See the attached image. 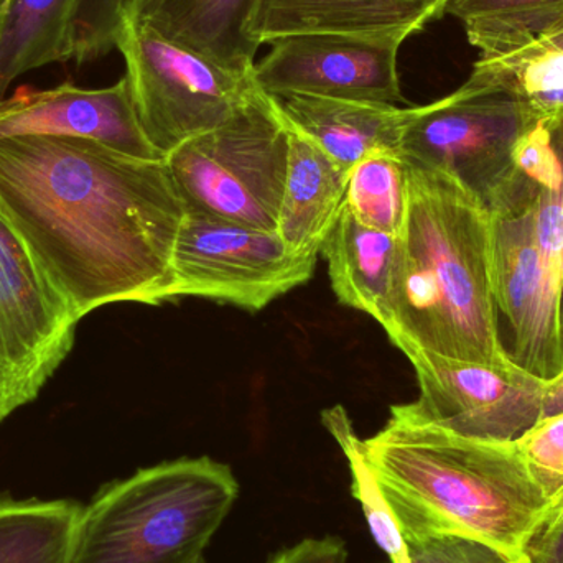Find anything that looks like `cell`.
Listing matches in <instances>:
<instances>
[{
    "instance_id": "8",
    "label": "cell",
    "mask_w": 563,
    "mask_h": 563,
    "mask_svg": "<svg viewBox=\"0 0 563 563\" xmlns=\"http://www.w3.org/2000/svg\"><path fill=\"white\" fill-rule=\"evenodd\" d=\"M114 48L124 58L139 122L164 157L220 128L260 88L254 69L218 65L137 20L118 23Z\"/></svg>"
},
{
    "instance_id": "31",
    "label": "cell",
    "mask_w": 563,
    "mask_h": 563,
    "mask_svg": "<svg viewBox=\"0 0 563 563\" xmlns=\"http://www.w3.org/2000/svg\"><path fill=\"white\" fill-rule=\"evenodd\" d=\"M432 7L433 19L439 20L445 16V9L452 0H429Z\"/></svg>"
},
{
    "instance_id": "28",
    "label": "cell",
    "mask_w": 563,
    "mask_h": 563,
    "mask_svg": "<svg viewBox=\"0 0 563 563\" xmlns=\"http://www.w3.org/2000/svg\"><path fill=\"white\" fill-rule=\"evenodd\" d=\"M529 563H563V498L536 536Z\"/></svg>"
},
{
    "instance_id": "32",
    "label": "cell",
    "mask_w": 563,
    "mask_h": 563,
    "mask_svg": "<svg viewBox=\"0 0 563 563\" xmlns=\"http://www.w3.org/2000/svg\"><path fill=\"white\" fill-rule=\"evenodd\" d=\"M13 2L15 0H0V35H2L3 26H5L7 16H9Z\"/></svg>"
},
{
    "instance_id": "19",
    "label": "cell",
    "mask_w": 563,
    "mask_h": 563,
    "mask_svg": "<svg viewBox=\"0 0 563 563\" xmlns=\"http://www.w3.org/2000/svg\"><path fill=\"white\" fill-rule=\"evenodd\" d=\"M78 0H15L0 35V101L19 76L75 59Z\"/></svg>"
},
{
    "instance_id": "24",
    "label": "cell",
    "mask_w": 563,
    "mask_h": 563,
    "mask_svg": "<svg viewBox=\"0 0 563 563\" xmlns=\"http://www.w3.org/2000/svg\"><path fill=\"white\" fill-rule=\"evenodd\" d=\"M321 420L346 456L351 478H353L351 492L363 508L364 518H366L374 541L383 549L390 563H410L409 551H407V544L399 525H397L396 516L393 515V509L380 489L379 482L364 459L361 439L354 432L346 410L340 406L324 410L321 413Z\"/></svg>"
},
{
    "instance_id": "17",
    "label": "cell",
    "mask_w": 563,
    "mask_h": 563,
    "mask_svg": "<svg viewBox=\"0 0 563 563\" xmlns=\"http://www.w3.org/2000/svg\"><path fill=\"white\" fill-rule=\"evenodd\" d=\"M285 119L347 172L376 151H397L413 108L353 99L276 98Z\"/></svg>"
},
{
    "instance_id": "29",
    "label": "cell",
    "mask_w": 563,
    "mask_h": 563,
    "mask_svg": "<svg viewBox=\"0 0 563 563\" xmlns=\"http://www.w3.org/2000/svg\"><path fill=\"white\" fill-rule=\"evenodd\" d=\"M563 412V371L554 379L545 380L542 419Z\"/></svg>"
},
{
    "instance_id": "20",
    "label": "cell",
    "mask_w": 563,
    "mask_h": 563,
    "mask_svg": "<svg viewBox=\"0 0 563 563\" xmlns=\"http://www.w3.org/2000/svg\"><path fill=\"white\" fill-rule=\"evenodd\" d=\"M82 506L0 495V563H68Z\"/></svg>"
},
{
    "instance_id": "15",
    "label": "cell",
    "mask_w": 563,
    "mask_h": 563,
    "mask_svg": "<svg viewBox=\"0 0 563 563\" xmlns=\"http://www.w3.org/2000/svg\"><path fill=\"white\" fill-rule=\"evenodd\" d=\"M433 20L429 0H261L253 35L261 46L308 33L412 36Z\"/></svg>"
},
{
    "instance_id": "12",
    "label": "cell",
    "mask_w": 563,
    "mask_h": 563,
    "mask_svg": "<svg viewBox=\"0 0 563 563\" xmlns=\"http://www.w3.org/2000/svg\"><path fill=\"white\" fill-rule=\"evenodd\" d=\"M404 33L350 35L308 33L285 36L254 66V79L273 98L317 96L397 104Z\"/></svg>"
},
{
    "instance_id": "30",
    "label": "cell",
    "mask_w": 563,
    "mask_h": 563,
    "mask_svg": "<svg viewBox=\"0 0 563 563\" xmlns=\"http://www.w3.org/2000/svg\"><path fill=\"white\" fill-rule=\"evenodd\" d=\"M539 38L544 40L549 45H554L563 49V16L555 25H552L548 32L542 33Z\"/></svg>"
},
{
    "instance_id": "21",
    "label": "cell",
    "mask_w": 563,
    "mask_h": 563,
    "mask_svg": "<svg viewBox=\"0 0 563 563\" xmlns=\"http://www.w3.org/2000/svg\"><path fill=\"white\" fill-rule=\"evenodd\" d=\"M445 15L455 16L470 45L482 56L522 48L563 16V0H452Z\"/></svg>"
},
{
    "instance_id": "6",
    "label": "cell",
    "mask_w": 563,
    "mask_h": 563,
    "mask_svg": "<svg viewBox=\"0 0 563 563\" xmlns=\"http://www.w3.org/2000/svg\"><path fill=\"white\" fill-rule=\"evenodd\" d=\"M539 121L518 96L466 79L452 95L412 109L397 151L410 164L452 175L492 213H503L538 194L519 151Z\"/></svg>"
},
{
    "instance_id": "10",
    "label": "cell",
    "mask_w": 563,
    "mask_h": 563,
    "mask_svg": "<svg viewBox=\"0 0 563 563\" xmlns=\"http://www.w3.org/2000/svg\"><path fill=\"white\" fill-rule=\"evenodd\" d=\"M79 321L0 213V422L38 397Z\"/></svg>"
},
{
    "instance_id": "26",
    "label": "cell",
    "mask_w": 563,
    "mask_h": 563,
    "mask_svg": "<svg viewBox=\"0 0 563 563\" xmlns=\"http://www.w3.org/2000/svg\"><path fill=\"white\" fill-rule=\"evenodd\" d=\"M410 563H512L495 549L455 536L404 538Z\"/></svg>"
},
{
    "instance_id": "22",
    "label": "cell",
    "mask_w": 563,
    "mask_h": 563,
    "mask_svg": "<svg viewBox=\"0 0 563 563\" xmlns=\"http://www.w3.org/2000/svg\"><path fill=\"white\" fill-rule=\"evenodd\" d=\"M470 81L518 96L541 121L563 114V49L536 38L501 56H479Z\"/></svg>"
},
{
    "instance_id": "9",
    "label": "cell",
    "mask_w": 563,
    "mask_h": 563,
    "mask_svg": "<svg viewBox=\"0 0 563 563\" xmlns=\"http://www.w3.org/2000/svg\"><path fill=\"white\" fill-rule=\"evenodd\" d=\"M317 261L291 251L277 231L185 213L172 256V297L208 298L260 311L307 284Z\"/></svg>"
},
{
    "instance_id": "1",
    "label": "cell",
    "mask_w": 563,
    "mask_h": 563,
    "mask_svg": "<svg viewBox=\"0 0 563 563\" xmlns=\"http://www.w3.org/2000/svg\"><path fill=\"white\" fill-rule=\"evenodd\" d=\"M0 213L79 320L174 300L185 208L165 161L86 139L0 141Z\"/></svg>"
},
{
    "instance_id": "11",
    "label": "cell",
    "mask_w": 563,
    "mask_h": 563,
    "mask_svg": "<svg viewBox=\"0 0 563 563\" xmlns=\"http://www.w3.org/2000/svg\"><path fill=\"white\" fill-rule=\"evenodd\" d=\"M406 356L420 389L412 406L446 429L518 442L542 419L545 380L519 364L493 366L422 350Z\"/></svg>"
},
{
    "instance_id": "2",
    "label": "cell",
    "mask_w": 563,
    "mask_h": 563,
    "mask_svg": "<svg viewBox=\"0 0 563 563\" xmlns=\"http://www.w3.org/2000/svg\"><path fill=\"white\" fill-rule=\"evenodd\" d=\"M361 449L404 538L455 536L529 563L549 506L518 442L463 435L410 402Z\"/></svg>"
},
{
    "instance_id": "5",
    "label": "cell",
    "mask_w": 563,
    "mask_h": 563,
    "mask_svg": "<svg viewBox=\"0 0 563 563\" xmlns=\"http://www.w3.org/2000/svg\"><path fill=\"white\" fill-rule=\"evenodd\" d=\"M240 496L227 463L180 459L106 485L82 506L68 563H201Z\"/></svg>"
},
{
    "instance_id": "14",
    "label": "cell",
    "mask_w": 563,
    "mask_h": 563,
    "mask_svg": "<svg viewBox=\"0 0 563 563\" xmlns=\"http://www.w3.org/2000/svg\"><path fill=\"white\" fill-rule=\"evenodd\" d=\"M16 137L86 139L141 161H165L135 112L128 78L89 89L66 81L55 88L22 86L0 101V141Z\"/></svg>"
},
{
    "instance_id": "13",
    "label": "cell",
    "mask_w": 563,
    "mask_h": 563,
    "mask_svg": "<svg viewBox=\"0 0 563 563\" xmlns=\"http://www.w3.org/2000/svg\"><path fill=\"white\" fill-rule=\"evenodd\" d=\"M261 0H78L75 59L86 63L114 48L115 26L131 19L210 62L253 71L261 45L253 35Z\"/></svg>"
},
{
    "instance_id": "3",
    "label": "cell",
    "mask_w": 563,
    "mask_h": 563,
    "mask_svg": "<svg viewBox=\"0 0 563 563\" xmlns=\"http://www.w3.org/2000/svg\"><path fill=\"white\" fill-rule=\"evenodd\" d=\"M406 164L409 200L387 336L404 354L515 364L493 288L492 211L452 175Z\"/></svg>"
},
{
    "instance_id": "16",
    "label": "cell",
    "mask_w": 563,
    "mask_h": 563,
    "mask_svg": "<svg viewBox=\"0 0 563 563\" xmlns=\"http://www.w3.org/2000/svg\"><path fill=\"white\" fill-rule=\"evenodd\" d=\"M287 124V178L277 233L295 253L318 257L343 210L350 172L307 134Z\"/></svg>"
},
{
    "instance_id": "18",
    "label": "cell",
    "mask_w": 563,
    "mask_h": 563,
    "mask_svg": "<svg viewBox=\"0 0 563 563\" xmlns=\"http://www.w3.org/2000/svg\"><path fill=\"white\" fill-rule=\"evenodd\" d=\"M340 303L379 321L389 317L400 261V234L360 223L344 208L321 244Z\"/></svg>"
},
{
    "instance_id": "27",
    "label": "cell",
    "mask_w": 563,
    "mask_h": 563,
    "mask_svg": "<svg viewBox=\"0 0 563 563\" xmlns=\"http://www.w3.org/2000/svg\"><path fill=\"white\" fill-rule=\"evenodd\" d=\"M269 563H347V552L336 538L307 539L274 555Z\"/></svg>"
},
{
    "instance_id": "4",
    "label": "cell",
    "mask_w": 563,
    "mask_h": 563,
    "mask_svg": "<svg viewBox=\"0 0 563 563\" xmlns=\"http://www.w3.org/2000/svg\"><path fill=\"white\" fill-rule=\"evenodd\" d=\"M519 158L538 194L492 213L493 288L512 360L549 380L563 371V114L539 121Z\"/></svg>"
},
{
    "instance_id": "7",
    "label": "cell",
    "mask_w": 563,
    "mask_h": 563,
    "mask_svg": "<svg viewBox=\"0 0 563 563\" xmlns=\"http://www.w3.org/2000/svg\"><path fill=\"white\" fill-rule=\"evenodd\" d=\"M287 161V119L261 88L220 128L165 157L185 213L261 231H277Z\"/></svg>"
},
{
    "instance_id": "23",
    "label": "cell",
    "mask_w": 563,
    "mask_h": 563,
    "mask_svg": "<svg viewBox=\"0 0 563 563\" xmlns=\"http://www.w3.org/2000/svg\"><path fill=\"white\" fill-rule=\"evenodd\" d=\"M407 200V164L399 151L373 152L351 168L344 208L360 223L384 233L400 234Z\"/></svg>"
},
{
    "instance_id": "25",
    "label": "cell",
    "mask_w": 563,
    "mask_h": 563,
    "mask_svg": "<svg viewBox=\"0 0 563 563\" xmlns=\"http://www.w3.org/2000/svg\"><path fill=\"white\" fill-rule=\"evenodd\" d=\"M518 446L551 515L563 498V412L539 420L518 440Z\"/></svg>"
}]
</instances>
